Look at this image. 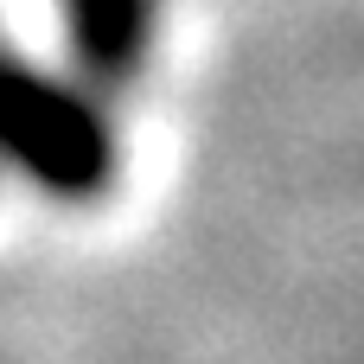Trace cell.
Masks as SVG:
<instances>
[{
  "instance_id": "6da1fadb",
  "label": "cell",
  "mask_w": 364,
  "mask_h": 364,
  "mask_svg": "<svg viewBox=\"0 0 364 364\" xmlns=\"http://www.w3.org/2000/svg\"><path fill=\"white\" fill-rule=\"evenodd\" d=\"M0 160L58 198H90L115 173V134L102 109L64 77L38 70L19 51H0Z\"/></svg>"
},
{
  "instance_id": "7a4b0ae2",
  "label": "cell",
  "mask_w": 364,
  "mask_h": 364,
  "mask_svg": "<svg viewBox=\"0 0 364 364\" xmlns=\"http://www.w3.org/2000/svg\"><path fill=\"white\" fill-rule=\"evenodd\" d=\"M70 13V45L90 77H128L141 45H147V13L154 0H64Z\"/></svg>"
}]
</instances>
